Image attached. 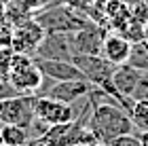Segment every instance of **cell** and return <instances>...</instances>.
<instances>
[{
	"mask_svg": "<svg viewBox=\"0 0 148 146\" xmlns=\"http://www.w3.org/2000/svg\"><path fill=\"white\" fill-rule=\"evenodd\" d=\"M34 112L40 121L49 123V125H64L72 123L78 117V112L74 108V104H64L51 97H36L34 99Z\"/></svg>",
	"mask_w": 148,
	"mask_h": 146,
	"instance_id": "obj_6",
	"label": "cell"
},
{
	"mask_svg": "<svg viewBox=\"0 0 148 146\" xmlns=\"http://www.w3.org/2000/svg\"><path fill=\"white\" fill-rule=\"evenodd\" d=\"M140 140H142V146H148V131H138Z\"/></svg>",
	"mask_w": 148,
	"mask_h": 146,
	"instance_id": "obj_20",
	"label": "cell"
},
{
	"mask_svg": "<svg viewBox=\"0 0 148 146\" xmlns=\"http://www.w3.org/2000/svg\"><path fill=\"white\" fill-rule=\"evenodd\" d=\"M25 146H45V144L40 142L38 138H30V140H28V144H25Z\"/></svg>",
	"mask_w": 148,
	"mask_h": 146,
	"instance_id": "obj_21",
	"label": "cell"
},
{
	"mask_svg": "<svg viewBox=\"0 0 148 146\" xmlns=\"http://www.w3.org/2000/svg\"><path fill=\"white\" fill-rule=\"evenodd\" d=\"M89 129L93 131L97 144L108 146L114 138L133 134V123L127 114V110L121 108L119 104H102L91 108Z\"/></svg>",
	"mask_w": 148,
	"mask_h": 146,
	"instance_id": "obj_1",
	"label": "cell"
},
{
	"mask_svg": "<svg viewBox=\"0 0 148 146\" xmlns=\"http://www.w3.org/2000/svg\"><path fill=\"white\" fill-rule=\"evenodd\" d=\"M78 146H102V144H97V142H93V144H78Z\"/></svg>",
	"mask_w": 148,
	"mask_h": 146,
	"instance_id": "obj_23",
	"label": "cell"
},
{
	"mask_svg": "<svg viewBox=\"0 0 148 146\" xmlns=\"http://www.w3.org/2000/svg\"><path fill=\"white\" fill-rule=\"evenodd\" d=\"M91 89L93 85L85 78H80V81H59L51 85V89L47 91L45 97L57 99V102H64V104H76L80 99H87Z\"/></svg>",
	"mask_w": 148,
	"mask_h": 146,
	"instance_id": "obj_9",
	"label": "cell"
},
{
	"mask_svg": "<svg viewBox=\"0 0 148 146\" xmlns=\"http://www.w3.org/2000/svg\"><path fill=\"white\" fill-rule=\"evenodd\" d=\"M13 51L11 47L0 49V83H9V74H11V62H13Z\"/></svg>",
	"mask_w": 148,
	"mask_h": 146,
	"instance_id": "obj_16",
	"label": "cell"
},
{
	"mask_svg": "<svg viewBox=\"0 0 148 146\" xmlns=\"http://www.w3.org/2000/svg\"><path fill=\"white\" fill-rule=\"evenodd\" d=\"M129 53H131V40H127L119 32H108L106 34L104 45H102L104 59H108L112 66H123L129 59Z\"/></svg>",
	"mask_w": 148,
	"mask_h": 146,
	"instance_id": "obj_11",
	"label": "cell"
},
{
	"mask_svg": "<svg viewBox=\"0 0 148 146\" xmlns=\"http://www.w3.org/2000/svg\"><path fill=\"white\" fill-rule=\"evenodd\" d=\"M142 72L144 70H138V68H133V66H129V64L116 66V70H114V74H112L114 89H116L123 97L131 99L133 91H136L138 83H140V78H142Z\"/></svg>",
	"mask_w": 148,
	"mask_h": 146,
	"instance_id": "obj_12",
	"label": "cell"
},
{
	"mask_svg": "<svg viewBox=\"0 0 148 146\" xmlns=\"http://www.w3.org/2000/svg\"><path fill=\"white\" fill-rule=\"evenodd\" d=\"M108 34V30L102 28L97 23H89L85 28L72 32V47L76 55H102V45L104 38Z\"/></svg>",
	"mask_w": 148,
	"mask_h": 146,
	"instance_id": "obj_7",
	"label": "cell"
},
{
	"mask_svg": "<svg viewBox=\"0 0 148 146\" xmlns=\"http://www.w3.org/2000/svg\"><path fill=\"white\" fill-rule=\"evenodd\" d=\"M144 42L148 45V21L144 23Z\"/></svg>",
	"mask_w": 148,
	"mask_h": 146,
	"instance_id": "obj_22",
	"label": "cell"
},
{
	"mask_svg": "<svg viewBox=\"0 0 148 146\" xmlns=\"http://www.w3.org/2000/svg\"><path fill=\"white\" fill-rule=\"evenodd\" d=\"M28 140H30V134L23 127L2 125V129H0V144H4V146H25Z\"/></svg>",
	"mask_w": 148,
	"mask_h": 146,
	"instance_id": "obj_13",
	"label": "cell"
},
{
	"mask_svg": "<svg viewBox=\"0 0 148 146\" xmlns=\"http://www.w3.org/2000/svg\"><path fill=\"white\" fill-rule=\"evenodd\" d=\"M2 125H4V123H2V121H0V129H2Z\"/></svg>",
	"mask_w": 148,
	"mask_h": 146,
	"instance_id": "obj_25",
	"label": "cell"
},
{
	"mask_svg": "<svg viewBox=\"0 0 148 146\" xmlns=\"http://www.w3.org/2000/svg\"><path fill=\"white\" fill-rule=\"evenodd\" d=\"M108 146H142V140H140L138 134H125V136L114 138Z\"/></svg>",
	"mask_w": 148,
	"mask_h": 146,
	"instance_id": "obj_18",
	"label": "cell"
},
{
	"mask_svg": "<svg viewBox=\"0 0 148 146\" xmlns=\"http://www.w3.org/2000/svg\"><path fill=\"white\" fill-rule=\"evenodd\" d=\"M34 19L42 25V30L47 34H72V32H76V30L91 23V19L85 13L74 11L68 4L45 9L38 15H34Z\"/></svg>",
	"mask_w": 148,
	"mask_h": 146,
	"instance_id": "obj_2",
	"label": "cell"
},
{
	"mask_svg": "<svg viewBox=\"0 0 148 146\" xmlns=\"http://www.w3.org/2000/svg\"><path fill=\"white\" fill-rule=\"evenodd\" d=\"M34 99L36 95H30V93H19V95L0 99V121L4 125H17V127L30 129L32 121L36 119Z\"/></svg>",
	"mask_w": 148,
	"mask_h": 146,
	"instance_id": "obj_4",
	"label": "cell"
},
{
	"mask_svg": "<svg viewBox=\"0 0 148 146\" xmlns=\"http://www.w3.org/2000/svg\"><path fill=\"white\" fill-rule=\"evenodd\" d=\"M127 64L138 68V70H148V45L144 40L142 42H131V53H129Z\"/></svg>",
	"mask_w": 148,
	"mask_h": 146,
	"instance_id": "obj_15",
	"label": "cell"
},
{
	"mask_svg": "<svg viewBox=\"0 0 148 146\" xmlns=\"http://www.w3.org/2000/svg\"><path fill=\"white\" fill-rule=\"evenodd\" d=\"M47 32L42 30L34 17L25 19V21L17 23L15 30H13V42H11V49L15 53H21V55H34L38 45L42 42Z\"/></svg>",
	"mask_w": 148,
	"mask_h": 146,
	"instance_id": "obj_5",
	"label": "cell"
},
{
	"mask_svg": "<svg viewBox=\"0 0 148 146\" xmlns=\"http://www.w3.org/2000/svg\"><path fill=\"white\" fill-rule=\"evenodd\" d=\"M45 76L40 68L36 66L32 55H21V53H13V62H11V74L9 83L11 87L19 91V93H30L36 95V91L40 89Z\"/></svg>",
	"mask_w": 148,
	"mask_h": 146,
	"instance_id": "obj_3",
	"label": "cell"
},
{
	"mask_svg": "<svg viewBox=\"0 0 148 146\" xmlns=\"http://www.w3.org/2000/svg\"><path fill=\"white\" fill-rule=\"evenodd\" d=\"M34 57L36 66L40 68V72H42L45 78H51V81H80L83 76V72L78 70V66L74 62H64V59H45V57Z\"/></svg>",
	"mask_w": 148,
	"mask_h": 146,
	"instance_id": "obj_10",
	"label": "cell"
},
{
	"mask_svg": "<svg viewBox=\"0 0 148 146\" xmlns=\"http://www.w3.org/2000/svg\"><path fill=\"white\" fill-rule=\"evenodd\" d=\"M95 2H97V0H64V4H68L70 9H74V11L85 13V15H87V11H89Z\"/></svg>",
	"mask_w": 148,
	"mask_h": 146,
	"instance_id": "obj_19",
	"label": "cell"
},
{
	"mask_svg": "<svg viewBox=\"0 0 148 146\" xmlns=\"http://www.w3.org/2000/svg\"><path fill=\"white\" fill-rule=\"evenodd\" d=\"M127 114L133 123V129L148 131V102H133Z\"/></svg>",
	"mask_w": 148,
	"mask_h": 146,
	"instance_id": "obj_14",
	"label": "cell"
},
{
	"mask_svg": "<svg viewBox=\"0 0 148 146\" xmlns=\"http://www.w3.org/2000/svg\"><path fill=\"white\" fill-rule=\"evenodd\" d=\"M0 146H4V144H0Z\"/></svg>",
	"mask_w": 148,
	"mask_h": 146,
	"instance_id": "obj_26",
	"label": "cell"
},
{
	"mask_svg": "<svg viewBox=\"0 0 148 146\" xmlns=\"http://www.w3.org/2000/svg\"><path fill=\"white\" fill-rule=\"evenodd\" d=\"M36 57L45 59H64V62H72L74 59V47H72V36L70 34H45L42 42L38 45L34 53Z\"/></svg>",
	"mask_w": 148,
	"mask_h": 146,
	"instance_id": "obj_8",
	"label": "cell"
},
{
	"mask_svg": "<svg viewBox=\"0 0 148 146\" xmlns=\"http://www.w3.org/2000/svg\"><path fill=\"white\" fill-rule=\"evenodd\" d=\"M13 30H15V25H13L6 17L0 19V49L11 47V42H13Z\"/></svg>",
	"mask_w": 148,
	"mask_h": 146,
	"instance_id": "obj_17",
	"label": "cell"
},
{
	"mask_svg": "<svg viewBox=\"0 0 148 146\" xmlns=\"http://www.w3.org/2000/svg\"><path fill=\"white\" fill-rule=\"evenodd\" d=\"M106 2H108V0H97V4H106Z\"/></svg>",
	"mask_w": 148,
	"mask_h": 146,
	"instance_id": "obj_24",
	"label": "cell"
}]
</instances>
